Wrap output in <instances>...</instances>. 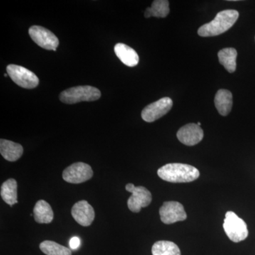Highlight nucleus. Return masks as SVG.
I'll list each match as a JSON object with an SVG mask.
<instances>
[{
	"label": "nucleus",
	"instance_id": "obj_23",
	"mask_svg": "<svg viewBox=\"0 0 255 255\" xmlns=\"http://www.w3.org/2000/svg\"><path fill=\"white\" fill-rule=\"evenodd\" d=\"M197 125L199 126V127H201V123H200V122H198Z\"/></svg>",
	"mask_w": 255,
	"mask_h": 255
},
{
	"label": "nucleus",
	"instance_id": "obj_3",
	"mask_svg": "<svg viewBox=\"0 0 255 255\" xmlns=\"http://www.w3.org/2000/svg\"><path fill=\"white\" fill-rule=\"evenodd\" d=\"M101 97L100 90L95 87L78 86L71 87L60 95V100L68 105L79 103L81 102H94Z\"/></svg>",
	"mask_w": 255,
	"mask_h": 255
},
{
	"label": "nucleus",
	"instance_id": "obj_2",
	"mask_svg": "<svg viewBox=\"0 0 255 255\" xmlns=\"http://www.w3.org/2000/svg\"><path fill=\"white\" fill-rule=\"evenodd\" d=\"M239 17V13L235 9L220 11L211 22L202 25L198 30L201 37L219 36L232 27Z\"/></svg>",
	"mask_w": 255,
	"mask_h": 255
},
{
	"label": "nucleus",
	"instance_id": "obj_15",
	"mask_svg": "<svg viewBox=\"0 0 255 255\" xmlns=\"http://www.w3.org/2000/svg\"><path fill=\"white\" fill-rule=\"evenodd\" d=\"M214 103L219 113L223 117H226L232 110V93L229 90L224 89L219 90L215 96Z\"/></svg>",
	"mask_w": 255,
	"mask_h": 255
},
{
	"label": "nucleus",
	"instance_id": "obj_13",
	"mask_svg": "<svg viewBox=\"0 0 255 255\" xmlns=\"http://www.w3.org/2000/svg\"><path fill=\"white\" fill-rule=\"evenodd\" d=\"M114 51L119 60L127 66L135 67L139 63V56L136 51L124 43H117L114 47Z\"/></svg>",
	"mask_w": 255,
	"mask_h": 255
},
{
	"label": "nucleus",
	"instance_id": "obj_12",
	"mask_svg": "<svg viewBox=\"0 0 255 255\" xmlns=\"http://www.w3.org/2000/svg\"><path fill=\"white\" fill-rule=\"evenodd\" d=\"M72 216L77 223L82 226H90L95 219L93 207L86 201H80L73 206Z\"/></svg>",
	"mask_w": 255,
	"mask_h": 255
},
{
	"label": "nucleus",
	"instance_id": "obj_9",
	"mask_svg": "<svg viewBox=\"0 0 255 255\" xmlns=\"http://www.w3.org/2000/svg\"><path fill=\"white\" fill-rule=\"evenodd\" d=\"M172 106V100L169 97H164L145 107L142 111V119L147 123H152L168 113Z\"/></svg>",
	"mask_w": 255,
	"mask_h": 255
},
{
	"label": "nucleus",
	"instance_id": "obj_19",
	"mask_svg": "<svg viewBox=\"0 0 255 255\" xmlns=\"http://www.w3.org/2000/svg\"><path fill=\"white\" fill-rule=\"evenodd\" d=\"M152 255H181L179 247L170 241H157L152 246Z\"/></svg>",
	"mask_w": 255,
	"mask_h": 255
},
{
	"label": "nucleus",
	"instance_id": "obj_11",
	"mask_svg": "<svg viewBox=\"0 0 255 255\" xmlns=\"http://www.w3.org/2000/svg\"><path fill=\"white\" fill-rule=\"evenodd\" d=\"M178 140L188 146L195 145L200 142L204 137V131L197 124H189L178 130Z\"/></svg>",
	"mask_w": 255,
	"mask_h": 255
},
{
	"label": "nucleus",
	"instance_id": "obj_22",
	"mask_svg": "<svg viewBox=\"0 0 255 255\" xmlns=\"http://www.w3.org/2000/svg\"><path fill=\"white\" fill-rule=\"evenodd\" d=\"M81 244V241H80V238L78 237H73L71 238L70 241V247L72 250L78 249L79 247Z\"/></svg>",
	"mask_w": 255,
	"mask_h": 255
},
{
	"label": "nucleus",
	"instance_id": "obj_20",
	"mask_svg": "<svg viewBox=\"0 0 255 255\" xmlns=\"http://www.w3.org/2000/svg\"><path fill=\"white\" fill-rule=\"evenodd\" d=\"M169 13V1L167 0H155L151 7H147L145 11V17L151 16L164 18Z\"/></svg>",
	"mask_w": 255,
	"mask_h": 255
},
{
	"label": "nucleus",
	"instance_id": "obj_5",
	"mask_svg": "<svg viewBox=\"0 0 255 255\" xmlns=\"http://www.w3.org/2000/svg\"><path fill=\"white\" fill-rule=\"evenodd\" d=\"M6 72L11 80L18 86L25 89H33L38 86L39 80L31 70L17 65H8Z\"/></svg>",
	"mask_w": 255,
	"mask_h": 255
},
{
	"label": "nucleus",
	"instance_id": "obj_1",
	"mask_svg": "<svg viewBox=\"0 0 255 255\" xmlns=\"http://www.w3.org/2000/svg\"><path fill=\"white\" fill-rule=\"evenodd\" d=\"M157 174L166 182L172 183L193 182L200 175L199 171L196 167L182 163L165 164L157 170Z\"/></svg>",
	"mask_w": 255,
	"mask_h": 255
},
{
	"label": "nucleus",
	"instance_id": "obj_10",
	"mask_svg": "<svg viewBox=\"0 0 255 255\" xmlns=\"http://www.w3.org/2000/svg\"><path fill=\"white\" fill-rule=\"evenodd\" d=\"M159 216L164 224H172L185 221L187 216L184 206L177 201H166L159 209Z\"/></svg>",
	"mask_w": 255,
	"mask_h": 255
},
{
	"label": "nucleus",
	"instance_id": "obj_7",
	"mask_svg": "<svg viewBox=\"0 0 255 255\" xmlns=\"http://www.w3.org/2000/svg\"><path fill=\"white\" fill-rule=\"evenodd\" d=\"M28 33L38 46L46 50L56 51L59 40L53 32L40 26H33L28 30Z\"/></svg>",
	"mask_w": 255,
	"mask_h": 255
},
{
	"label": "nucleus",
	"instance_id": "obj_6",
	"mask_svg": "<svg viewBox=\"0 0 255 255\" xmlns=\"http://www.w3.org/2000/svg\"><path fill=\"white\" fill-rule=\"evenodd\" d=\"M126 189L132 195L128 200V207L133 213L140 212L142 208L146 207L152 201V194L145 187H135L132 184H128Z\"/></svg>",
	"mask_w": 255,
	"mask_h": 255
},
{
	"label": "nucleus",
	"instance_id": "obj_21",
	"mask_svg": "<svg viewBox=\"0 0 255 255\" xmlns=\"http://www.w3.org/2000/svg\"><path fill=\"white\" fill-rule=\"evenodd\" d=\"M40 249L46 255H72V252L69 248L53 241L42 242Z\"/></svg>",
	"mask_w": 255,
	"mask_h": 255
},
{
	"label": "nucleus",
	"instance_id": "obj_24",
	"mask_svg": "<svg viewBox=\"0 0 255 255\" xmlns=\"http://www.w3.org/2000/svg\"><path fill=\"white\" fill-rule=\"evenodd\" d=\"M7 76H9V75H8L7 73L4 74V77H7Z\"/></svg>",
	"mask_w": 255,
	"mask_h": 255
},
{
	"label": "nucleus",
	"instance_id": "obj_4",
	"mask_svg": "<svg viewBox=\"0 0 255 255\" xmlns=\"http://www.w3.org/2000/svg\"><path fill=\"white\" fill-rule=\"evenodd\" d=\"M223 229L228 238L234 243L244 241L249 233L246 223L233 211L226 213Z\"/></svg>",
	"mask_w": 255,
	"mask_h": 255
},
{
	"label": "nucleus",
	"instance_id": "obj_14",
	"mask_svg": "<svg viewBox=\"0 0 255 255\" xmlns=\"http://www.w3.org/2000/svg\"><path fill=\"white\" fill-rule=\"evenodd\" d=\"M23 152V147L20 144L5 139L0 140V153L6 160L15 162L21 157Z\"/></svg>",
	"mask_w": 255,
	"mask_h": 255
},
{
	"label": "nucleus",
	"instance_id": "obj_18",
	"mask_svg": "<svg viewBox=\"0 0 255 255\" xmlns=\"http://www.w3.org/2000/svg\"><path fill=\"white\" fill-rule=\"evenodd\" d=\"M1 199L10 206L17 204V182L14 179H9L1 187Z\"/></svg>",
	"mask_w": 255,
	"mask_h": 255
},
{
	"label": "nucleus",
	"instance_id": "obj_16",
	"mask_svg": "<svg viewBox=\"0 0 255 255\" xmlns=\"http://www.w3.org/2000/svg\"><path fill=\"white\" fill-rule=\"evenodd\" d=\"M33 216L38 223L48 224L53 219V211L51 206L44 200H40L33 208Z\"/></svg>",
	"mask_w": 255,
	"mask_h": 255
},
{
	"label": "nucleus",
	"instance_id": "obj_8",
	"mask_svg": "<svg viewBox=\"0 0 255 255\" xmlns=\"http://www.w3.org/2000/svg\"><path fill=\"white\" fill-rule=\"evenodd\" d=\"M93 171L90 165L84 162H76L65 168L63 178L65 182L71 184H80L91 179Z\"/></svg>",
	"mask_w": 255,
	"mask_h": 255
},
{
	"label": "nucleus",
	"instance_id": "obj_17",
	"mask_svg": "<svg viewBox=\"0 0 255 255\" xmlns=\"http://www.w3.org/2000/svg\"><path fill=\"white\" fill-rule=\"evenodd\" d=\"M219 63L227 70L230 73H234L237 68L238 52L233 48H226L220 50L218 53Z\"/></svg>",
	"mask_w": 255,
	"mask_h": 255
}]
</instances>
